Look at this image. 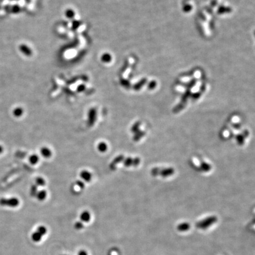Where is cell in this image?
<instances>
[{
  "instance_id": "6da1fadb",
  "label": "cell",
  "mask_w": 255,
  "mask_h": 255,
  "mask_svg": "<svg viewBox=\"0 0 255 255\" xmlns=\"http://www.w3.org/2000/svg\"><path fill=\"white\" fill-rule=\"evenodd\" d=\"M20 204V201L16 197L10 199L2 198L0 199V205L2 206H8L10 207H17Z\"/></svg>"
},
{
  "instance_id": "7a4b0ae2",
  "label": "cell",
  "mask_w": 255,
  "mask_h": 255,
  "mask_svg": "<svg viewBox=\"0 0 255 255\" xmlns=\"http://www.w3.org/2000/svg\"><path fill=\"white\" fill-rule=\"evenodd\" d=\"M80 177L82 179H83V181L87 183L91 181L92 179V175L91 172H90L87 170L82 171L80 173Z\"/></svg>"
},
{
  "instance_id": "3957f363",
  "label": "cell",
  "mask_w": 255,
  "mask_h": 255,
  "mask_svg": "<svg viewBox=\"0 0 255 255\" xmlns=\"http://www.w3.org/2000/svg\"><path fill=\"white\" fill-rule=\"evenodd\" d=\"M40 154H41L42 157H43L45 158H49L52 155L51 151L48 148L46 147V146L42 147L41 148Z\"/></svg>"
},
{
  "instance_id": "277c9868",
  "label": "cell",
  "mask_w": 255,
  "mask_h": 255,
  "mask_svg": "<svg viewBox=\"0 0 255 255\" xmlns=\"http://www.w3.org/2000/svg\"><path fill=\"white\" fill-rule=\"evenodd\" d=\"M80 219L82 222L88 223L91 219V214L88 211H83L80 215Z\"/></svg>"
},
{
  "instance_id": "5b68a950",
  "label": "cell",
  "mask_w": 255,
  "mask_h": 255,
  "mask_svg": "<svg viewBox=\"0 0 255 255\" xmlns=\"http://www.w3.org/2000/svg\"><path fill=\"white\" fill-rule=\"evenodd\" d=\"M47 195V194L46 191L44 190H42L38 191L35 196L37 197V199L39 201H44L46 199Z\"/></svg>"
},
{
  "instance_id": "8992f818",
  "label": "cell",
  "mask_w": 255,
  "mask_h": 255,
  "mask_svg": "<svg viewBox=\"0 0 255 255\" xmlns=\"http://www.w3.org/2000/svg\"><path fill=\"white\" fill-rule=\"evenodd\" d=\"M97 150L100 152L104 153L108 150V145L106 142H101L97 145Z\"/></svg>"
},
{
  "instance_id": "52a82bcc",
  "label": "cell",
  "mask_w": 255,
  "mask_h": 255,
  "mask_svg": "<svg viewBox=\"0 0 255 255\" xmlns=\"http://www.w3.org/2000/svg\"><path fill=\"white\" fill-rule=\"evenodd\" d=\"M97 120V113L93 111V112H90L88 118V123L90 125H93Z\"/></svg>"
},
{
  "instance_id": "ba28073f",
  "label": "cell",
  "mask_w": 255,
  "mask_h": 255,
  "mask_svg": "<svg viewBox=\"0 0 255 255\" xmlns=\"http://www.w3.org/2000/svg\"><path fill=\"white\" fill-rule=\"evenodd\" d=\"M29 162L31 165H36L39 162V157L36 154H33L29 157Z\"/></svg>"
},
{
  "instance_id": "9c48e42d",
  "label": "cell",
  "mask_w": 255,
  "mask_h": 255,
  "mask_svg": "<svg viewBox=\"0 0 255 255\" xmlns=\"http://www.w3.org/2000/svg\"><path fill=\"white\" fill-rule=\"evenodd\" d=\"M42 237L43 236L41 234H40L38 232L35 231L31 235V239L35 242H39L42 240Z\"/></svg>"
},
{
  "instance_id": "30bf717a",
  "label": "cell",
  "mask_w": 255,
  "mask_h": 255,
  "mask_svg": "<svg viewBox=\"0 0 255 255\" xmlns=\"http://www.w3.org/2000/svg\"><path fill=\"white\" fill-rule=\"evenodd\" d=\"M35 185L37 187H44L46 185V181L41 177L35 179Z\"/></svg>"
},
{
  "instance_id": "8fae6325",
  "label": "cell",
  "mask_w": 255,
  "mask_h": 255,
  "mask_svg": "<svg viewBox=\"0 0 255 255\" xmlns=\"http://www.w3.org/2000/svg\"><path fill=\"white\" fill-rule=\"evenodd\" d=\"M173 173H174V170L172 168L166 169V170H162L161 172H160L161 175H162L163 177H167V176H168V175H172Z\"/></svg>"
},
{
  "instance_id": "7c38bea8",
  "label": "cell",
  "mask_w": 255,
  "mask_h": 255,
  "mask_svg": "<svg viewBox=\"0 0 255 255\" xmlns=\"http://www.w3.org/2000/svg\"><path fill=\"white\" fill-rule=\"evenodd\" d=\"M13 113L15 117H20L23 113V110L21 108H17L13 110Z\"/></svg>"
},
{
  "instance_id": "4fadbf2b",
  "label": "cell",
  "mask_w": 255,
  "mask_h": 255,
  "mask_svg": "<svg viewBox=\"0 0 255 255\" xmlns=\"http://www.w3.org/2000/svg\"><path fill=\"white\" fill-rule=\"evenodd\" d=\"M37 232H38L40 234L42 235V236H43L44 235H45V234L47 233V228H46L45 226H40L39 228H37Z\"/></svg>"
},
{
  "instance_id": "5bb4252c",
  "label": "cell",
  "mask_w": 255,
  "mask_h": 255,
  "mask_svg": "<svg viewBox=\"0 0 255 255\" xmlns=\"http://www.w3.org/2000/svg\"><path fill=\"white\" fill-rule=\"evenodd\" d=\"M38 192V190H37V186L35 184L31 187V190H30V194L31 196H35L37 193Z\"/></svg>"
},
{
  "instance_id": "9a60e30c",
  "label": "cell",
  "mask_w": 255,
  "mask_h": 255,
  "mask_svg": "<svg viewBox=\"0 0 255 255\" xmlns=\"http://www.w3.org/2000/svg\"><path fill=\"white\" fill-rule=\"evenodd\" d=\"M133 164V159L131 158H128L125 160L124 165L126 167H130Z\"/></svg>"
},
{
  "instance_id": "2e32d148",
  "label": "cell",
  "mask_w": 255,
  "mask_h": 255,
  "mask_svg": "<svg viewBox=\"0 0 255 255\" xmlns=\"http://www.w3.org/2000/svg\"><path fill=\"white\" fill-rule=\"evenodd\" d=\"M75 228L77 230L82 229L83 228V223L82 221H77L76 223L75 224Z\"/></svg>"
},
{
  "instance_id": "e0dca14e",
  "label": "cell",
  "mask_w": 255,
  "mask_h": 255,
  "mask_svg": "<svg viewBox=\"0 0 255 255\" xmlns=\"http://www.w3.org/2000/svg\"><path fill=\"white\" fill-rule=\"evenodd\" d=\"M76 185L79 187L80 189H83L85 187L83 181H76Z\"/></svg>"
},
{
  "instance_id": "ac0fdd59",
  "label": "cell",
  "mask_w": 255,
  "mask_h": 255,
  "mask_svg": "<svg viewBox=\"0 0 255 255\" xmlns=\"http://www.w3.org/2000/svg\"><path fill=\"white\" fill-rule=\"evenodd\" d=\"M201 166H202L203 169L205 171H209L211 168L210 166H209L208 164H206V163H203Z\"/></svg>"
},
{
  "instance_id": "d6986e66",
  "label": "cell",
  "mask_w": 255,
  "mask_h": 255,
  "mask_svg": "<svg viewBox=\"0 0 255 255\" xmlns=\"http://www.w3.org/2000/svg\"><path fill=\"white\" fill-rule=\"evenodd\" d=\"M237 139L239 144H243L244 142V139L241 135H237Z\"/></svg>"
},
{
  "instance_id": "ffe728a7",
  "label": "cell",
  "mask_w": 255,
  "mask_h": 255,
  "mask_svg": "<svg viewBox=\"0 0 255 255\" xmlns=\"http://www.w3.org/2000/svg\"><path fill=\"white\" fill-rule=\"evenodd\" d=\"M139 125H140L139 122H138V123L134 125V126L132 128V131H134V132H137V131H138V127H139Z\"/></svg>"
},
{
  "instance_id": "44dd1931",
  "label": "cell",
  "mask_w": 255,
  "mask_h": 255,
  "mask_svg": "<svg viewBox=\"0 0 255 255\" xmlns=\"http://www.w3.org/2000/svg\"><path fill=\"white\" fill-rule=\"evenodd\" d=\"M140 162V160L138 158H136L134 159H133V165L137 166H138Z\"/></svg>"
},
{
  "instance_id": "7402d4cb",
  "label": "cell",
  "mask_w": 255,
  "mask_h": 255,
  "mask_svg": "<svg viewBox=\"0 0 255 255\" xmlns=\"http://www.w3.org/2000/svg\"><path fill=\"white\" fill-rule=\"evenodd\" d=\"M159 170L158 168H154V169H153L152 171V174L154 175H157L159 173Z\"/></svg>"
},
{
  "instance_id": "603a6c76",
  "label": "cell",
  "mask_w": 255,
  "mask_h": 255,
  "mask_svg": "<svg viewBox=\"0 0 255 255\" xmlns=\"http://www.w3.org/2000/svg\"><path fill=\"white\" fill-rule=\"evenodd\" d=\"M78 255H88V253H87V252H86L85 250H81L79 251V253H78Z\"/></svg>"
},
{
  "instance_id": "cb8c5ba5",
  "label": "cell",
  "mask_w": 255,
  "mask_h": 255,
  "mask_svg": "<svg viewBox=\"0 0 255 255\" xmlns=\"http://www.w3.org/2000/svg\"><path fill=\"white\" fill-rule=\"evenodd\" d=\"M3 152V148L1 145H0V154H1Z\"/></svg>"
}]
</instances>
